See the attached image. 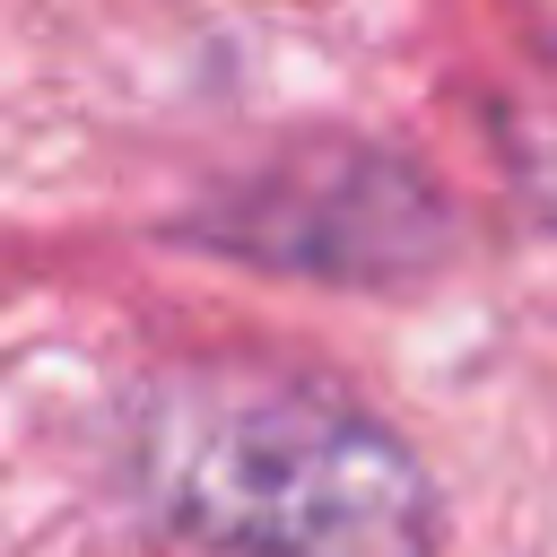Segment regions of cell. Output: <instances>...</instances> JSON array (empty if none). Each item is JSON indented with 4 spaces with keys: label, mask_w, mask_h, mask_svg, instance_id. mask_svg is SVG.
Instances as JSON below:
<instances>
[{
    "label": "cell",
    "mask_w": 557,
    "mask_h": 557,
    "mask_svg": "<svg viewBox=\"0 0 557 557\" xmlns=\"http://www.w3.org/2000/svg\"><path fill=\"white\" fill-rule=\"evenodd\" d=\"M122 496L218 557H435L444 505L426 461L348 392L183 357L113 409Z\"/></svg>",
    "instance_id": "1"
},
{
    "label": "cell",
    "mask_w": 557,
    "mask_h": 557,
    "mask_svg": "<svg viewBox=\"0 0 557 557\" xmlns=\"http://www.w3.org/2000/svg\"><path fill=\"white\" fill-rule=\"evenodd\" d=\"M548 218H557V209H548Z\"/></svg>",
    "instance_id": "3"
},
{
    "label": "cell",
    "mask_w": 557,
    "mask_h": 557,
    "mask_svg": "<svg viewBox=\"0 0 557 557\" xmlns=\"http://www.w3.org/2000/svg\"><path fill=\"white\" fill-rule=\"evenodd\" d=\"M174 235L261 261V270L331 278V287H400L444 261L453 200L392 148L305 139V148L270 157L261 174L226 183L218 200H200Z\"/></svg>",
    "instance_id": "2"
}]
</instances>
